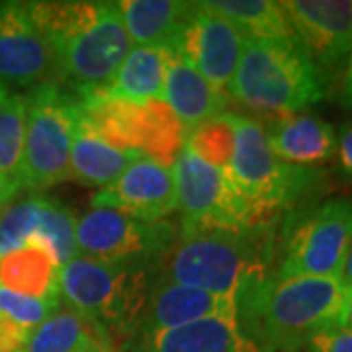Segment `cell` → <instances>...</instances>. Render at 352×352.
Returning <instances> with one entry per match:
<instances>
[{"instance_id":"cell-1","label":"cell","mask_w":352,"mask_h":352,"mask_svg":"<svg viewBox=\"0 0 352 352\" xmlns=\"http://www.w3.org/2000/svg\"><path fill=\"white\" fill-rule=\"evenodd\" d=\"M28 8L53 51L57 82L78 100L108 87L133 47L118 2H28Z\"/></svg>"},{"instance_id":"cell-2","label":"cell","mask_w":352,"mask_h":352,"mask_svg":"<svg viewBox=\"0 0 352 352\" xmlns=\"http://www.w3.org/2000/svg\"><path fill=\"white\" fill-rule=\"evenodd\" d=\"M344 296L340 278L264 274L237 296L241 335L258 352H300L315 333L342 323Z\"/></svg>"},{"instance_id":"cell-3","label":"cell","mask_w":352,"mask_h":352,"mask_svg":"<svg viewBox=\"0 0 352 352\" xmlns=\"http://www.w3.org/2000/svg\"><path fill=\"white\" fill-rule=\"evenodd\" d=\"M227 94L256 112L294 116L327 98V76L298 39H247Z\"/></svg>"},{"instance_id":"cell-4","label":"cell","mask_w":352,"mask_h":352,"mask_svg":"<svg viewBox=\"0 0 352 352\" xmlns=\"http://www.w3.org/2000/svg\"><path fill=\"white\" fill-rule=\"evenodd\" d=\"M264 229H178L173 249L159 263L157 278L190 288L239 296L252 280L264 276Z\"/></svg>"},{"instance_id":"cell-5","label":"cell","mask_w":352,"mask_h":352,"mask_svg":"<svg viewBox=\"0 0 352 352\" xmlns=\"http://www.w3.org/2000/svg\"><path fill=\"white\" fill-rule=\"evenodd\" d=\"M159 266L104 263L76 254L61 268L65 305L87 315L112 337L138 331L149 303Z\"/></svg>"},{"instance_id":"cell-6","label":"cell","mask_w":352,"mask_h":352,"mask_svg":"<svg viewBox=\"0 0 352 352\" xmlns=\"http://www.w3.org/2000/svg\"><path fill=\"white\" fill-rule=\"evenodd\" d=\"M235 127V149L229 164V176L239 192L270 215L298 204L319 184L321 173L284 163L272 153L264 126L247 116L231 112Z\"/></svg>"},{"instance_id":"cell-7","label":"cell","mask_w":352,"mask_h":352,"mask_svg":"<svg viewBox=\"0 0 352 352\" xmlns=\"http://www.w3.org/2000/svg\"><path fill=\"white\" fill-rule=\"evenodd\" d=\"M25 96L24 188L47 190L69 178L78 98L59 82L34 87Z\"/></svg>"},{"instance_id":"cell-8","label":"cell","mask_w":352,"mask_h":352,"mask_svg":"<svg viewBox=\"0 0 352 352\" xmlns=\"http://www.w3.org/2000/svg\"><path fill=\"white\" fill-rule=\"evenodd\" d=\"M78 102L82 116L106 143L173 168L184 147L186 129L163 100L135 104L90 96Z\"/></svg>"},{"instance_id":"cell-9","label":"cell","mask_w":352,"mask_h":352,"mask_svg":"<svg viewBox=\"0 0 352 352\" xmlns=\"http://www.w3.org/2000/svg\"><path fill=\"white\" fill-rule=\"evenodd\" d=\"M180 229L249 231L266 227L270 215L247 200L227 168L204 163L188 147H182L173 164Z\"/></svg>"},{"instance_id":"cell-10","label":"cell","mask_w":352,"mask_h":352,"mask_svg":"<svg viewBox=\"0 0 352 352\" xmlns=\"http://www.w3.org/2000/svg\"><path fill=\"white\" fill-rule=\"evenodd\" d=\"M178 237L175 221H143L112 208H90L76 219V251L104 263L159 266Z\"/></svg>"},{"instance_id":"cell-11","label":"cell","mask_w":352,"mask_h":352,"mask_svg":"<svg viewBox=\"0 0 352 352\" xmlns=\"http://www.w3.org/2000/svg\"><path fill=\"white\" fill-rule=\"evenodd\" d=\"M352 245V200L323 201L292 229L276 270L284 278H340Z\"/></svg>"},{"instance_id":"cell-12","label":"cell","mask_w":352,"mask_h":352,"mask_svg":"<svg viewBox=\"0 0 352 352\" xmlns=\"http://www.w3.org/2000/svg\"><path fill=\"white\" fill-rule=\"evenodd\" d=\"M296 39L323 75L339 73L352 50V0H284Z\"/></svg>"},{"instance_id":"cell-13","label":"cell","mask_w":352,"mask_h":352,"mask_svg":"<svg viewBox=\"0 0 352 352\" xmlns=\"http://www.w3.org/2000/svg\"><path fill=\"white\" fill-rule=\"evenodd\" d=\"M0 80L16 87L57 82V65L28 2H0Z\"/></svg>"},{"instance_id":"cell-14","label":"cell","mask_w":352,"mask_h":352,"mask_svg":"<svg viewBox=\"0 0 352 352\" xmlns=\"http://www.w3.org/2000/svg\"><path fill=\"white\" fill-rule=\"evenodd\" d=\"M247 39L227 18L196 2L178 43L176 57L192 65L210 85L223 92L237 71Z\"/></svg>"},{"instance_id":"cell-15","label":"cell","mask_w":352,"mask_h":352,"mask_svg":"<svg viewBox=\"0 0 352 352\" xmlns=\"http://www.w3.org/2000/svg\"><path fill=\"white\" fill-rule=\"evenodd\" d=\"M92 208H112L143 221H161L178 210L173 168L139 157L92 196Z\"/></svg>"},{"instance_id":"cell-16","label":"cell","mask_w":352,"mask_h":352,"mask_svg":"<svg viewBox=\"0 0 352 352\" xmlns=\"http://www.w3.org/2000/svg\"><path fill=\"white\" fill-rule=\"evenodd\" d=\"M237 296L190 288L175 282H155L149 303L139 323V335L180 327L212 317H235Z\"/></svg>"},{"instance_id":"cell-17","label":"cell","mask_w":352,"mask_h":352,"mask_svg":"<svg viewBox=\"0 0 352 352\" xmlns=\"http://www.w3.org/2000/svg\"><path fill=\"white\" fill-rule=\"evenodd\" d=\"M264 131L272 153L284 163L314 168L337 155L335 127L317 116H282L264 127Z\"/></svg>"},{"instance_id":"cell-18","label":"cell","mask_w":352,"mask_h":352,"mask_svg":"<svg viewBox=\"0 0 352 352\" xmlns=\"http://www.w3.org/2000/svg\"><path fill=\"white\" fill-rule=\"evenodd\" d=\"M131 43L161 47L176 55L196 2L180 0H124L118 2Z\"/></svg>"},{"instance_id":"cell-19","label":"cell","mask_w":352,"mask_h":352,"mask_svg":"<svg viewBox=\"0 0 352 352\" xmlns=\"http://www.w3.org/2000/svg\"><path fill=\"white\" fill-rule=\"evenodd\" d=\"M139 157V153L116 149L110 143H106L94 131V127L88 124L82 110L78 108L69 163L71 180L88 188H106Z\"/></svg>"},{"instance_id":"cell-20","label":"cell","mask_w":352,"mask_h":352,"mask_svg":"<svg viewBox=\"0 0 352 352\" xmlns=\"http://www.w3.org/2000/svg\"><path fill=\"white\" fill-rule=\"evenodd\" d=\"M139 337L138 352H247L237 315L201 319Z\"/></svg>"},{"instance_id":"cell-21","label":"cell","mask_w":352,"mask_h":352,"mask_svg":"<svg viewBox=\"0 0 352 352\" xmlns=\"http://www.w3.org/2000/svg\"><path fill=\"white\" fill-rule=\"evenodd\" d=\"M175 57V53L168 50L133 45L126 55V59L118 67L108 87L94 96L135 102V104L163 100L164 82Z\"/></svg>"},{"instance_id":"cell-22","label":"cell","mask_w":352,"mask_h":352,"mask_svg":"<svg viewBox=\"0 0 352 352\" xmlns=\"http://www.w3.org/2000/svg\"><path fill=\"white\" fill-rule=\"evenodd\" d=\"M61 264L38 239L0 256V286L28 298H61Z\"/></svg>"},{"instance_id":"cell-23","label":"cell","mask_w":352,"mask_h":352,"mask_svg":"<svg viewBox=\"0 0 352 352\" xmlns=\"http://www.w3.org/2000/svg\"><path fill=\"white\" fill-rule=\"evenodd\" d=\"M163 102L188 131L201 122L226 112L227 96L210 85L192 65L175 57L164 82Z\"/></svg>"},{"instance_id":"cell-24","label":"cell","mask_w":352,"mask_h":352,"mask_svg":"<svg viewBox=\"0 0 352 352\" xmlns=\"http://www.w3.org/2000/svg\"><path fill=\"white\" fill-rule=\"evenodd\" d=\"M112 337L106 329L69 305H59L32 331L25 352H88Z\"/></svg>"},{"instance_id":"cell-25","label":"cell","mask_w":352,"mask_h":352,"mask_svg":"<svg viewBox=\"0 0 352 352\" xmlns=\"http://www.w3.org/2000/svg\"><path fill=\"white\" fill-rule=\"evenodd\" d=\"M208 10L227 18L249 39H296L282 4L272 0H210Z\"/></svg>"},{"instance_id":"cell-26","label":"cell","mask_w":352,"mask_h":352,"mask_svg":"<svg viewBox=\"0 0 352 352\" xmlns=\"http://www.w3.org/2000/svg\"><path fill=\"white\" fill-rule=\"evenodd\" d=\"M25 96L8 94L0 100V176L24 190Z\"/></svg>"},{"instance_id":"cell-27","label":"cell","mask_w":352,"mask_h":352,"mask_svg":"<svg viewBox=\"0 0 352 352\" xmlns=\"http://www.w3.org/2000/svg\"><path fill=\"white\" fill-rule=\"evenodd\" d=\"M184 147H188L204 163L215 168H229L235 149V127L231 112H221L188 129Z\"/></svg>"},{"instance_id":"cell-28","label":"cell","mask_w":352,"mask_h":352,"mask_svg":"<svg viewBox=\"0 0 352 352\" xmlns=\"http://www.w3.org/2000/svg\"><path fill=\"white\" fill-rule=\"evenodd\" d=\"M47 206L50 198L45 196H28L14 201L0 219V256L41 237Z\"/></svg>"},{"instance_id":"cell-29","label":"cell","mask_w":352,"mask_h":352,"mask_svg":"<svg viewBox=\"0 0 352 352\" xmlns=\"http://www.w3.org/2000/svg\"><path fill=\"white\" fill-rule=\"evenodd\" d=\"M59 305H61L59 298H50V300L28 298L0 286V317L28 333H32L38 325H41Z\"/></svg>"},{"instance_id":"cell-30","label":"cell","mask_w":352,"mask_h":352,"mask_svg":"<svg viewBox=\"0 0 352 352\" xmlns=\"http://www.w3.org/2000/svg\"><path fill=\"white\" fill-rule=\"evenodd\" d=\"M307 352H352V329L346 325H333L315 333L307 342Z\"/></svg>"},{"instance_id":"cell-31","label":"cell","mask_w":352,"mask_h":352,"mask_svg":"<svg viewBox=\"0 0 352 352\" xmlns=\"http://www.w3.org/2000/svg\"><path fill=\"white\" fill-rule=\"evenodd\" d=\"M337 153L342 173L349 180H352V124H346L337 133Z\"/></svg>"},{"instance_id":"cell-32","label":"cell","mask_w":352,"mask_h":352,"mask_svg":"<svg viewBox=\"0 0 352 352\" xmlns=\"http://www.w3.org/2000/svg\"><path fill=\"white\" fill-rule=\"evenodd\" d=\"M339 100L344 108L352 110V50L349 53V59L342 67V80H340Z\"/></svg>"},{"instance_id":"cell-33","label":"cell","mask_w":352,"mask_h":352,"mask_svg":"<svg viewBox=\"0 0 352 352\" xmlns=\"http://www.w3.org/2000/svg\"><path fill=\"white\" fill-rule=\"evenodd\" d=\"M18 192H20V188H16L14 184H10L8 180H4L0 176V219H2V215L6 214V210L16 201Z\"/></svg>"},{"instance_id":"cell-34","label":"cell","mask_w":352,"mask_h":352,"mask_svg":"<svg viewBox=\"0 0 352 352\" xmlns=\"http://www.w3.org/2000/svg\"><path fill=\"white\" fill-rule=\"evenodd\" d=\"M342 325L352 329V289L346 288L344 305H342Z\"/></svg>"},{"instance_id":"cell-35","label":"cell","mask_w":352,"mask_h":352,"mask_svg":"<svg viewBox=\"0 0 352 352\" xmlns=\"http://www.w3.org/2000/svg\"><path fill=\"white\" fill-rule=\"evenodd\" d=\"M342 284L346 286L349 289H352V245H351V251L346 254V263H344V268H342Z\"/></svg>"},{"instance_id":"cell-36","label":"cell","mask_w":352,"mask_h":352,"mask_svg":"<svg viewBox=\"0 0 352 352\" xmlns=\"http://www.w3.org/2000/svg\"><path fill=\"white\" fill-rule=\"evenodd\" d=\"M88 352H122L120 351V346H118V342H116V337H108V339H104L100 344H96L92 351Z\"/></svg>"},{"instance_id":"cell-37","label":"cell","mask_w":352,"mask_h":352,"mask_svg":"<svg viewBox=\"0 0 352 352\" xmlns=\"http://www.w3.org/2000/svg\"><path fill=\"white\" fill-rule=\"evenodd\" d=\"M6 96H8V88H6V85L0 80V100H4Z\"/></svg>"}]
</instances>
